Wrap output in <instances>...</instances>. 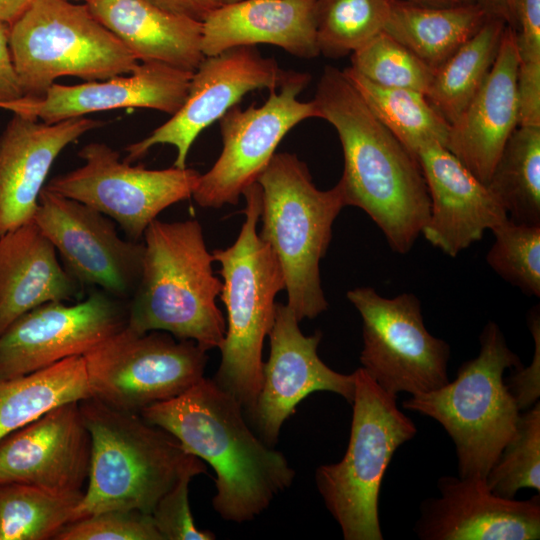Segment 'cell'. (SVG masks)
I'll return each mask as SVG.
<instances>
[{
	"instance_id": "cell-43",
	"label": "cell",
	"mask_w": 540,
	"mask_h": 540,
	"mask_svg": "<svg viewBox=\"0 0 540 540\" xmlns=\"http://www.w3.org/2000/svg\"><path fill=\"white\" fill-rule=\"evenodd\" d=\"M164 10L203 21L220 2L218 0H146Z\"/></svg>"
},
{
	"instance_id": "cell-28",
	"label": "cell",
	"mask_w": 540,
	"mask_h": 540,
	"mask_svg": "<svg viewBox=\"0 0 540 540\" xmlns=\"http://www.w3.org/2000/svg\"><path fill=\"white\" fill-rule=\"evenodd\" d=\"M90 397L84 356L0 379V440L60 405Z\"/></svg>"
},
{
	"instance_id": "cell-44",
	"label": "cell",
	"mask_w": 540,
	"mask_h": 540,
	"mask_svg": "<svg viewBox=\"0 0 540 540\" xmlns=\"http://www.w3.org/2000/svg\"><path fill=\"white\" fill-rule=\"evenodd\" d=\"M490 18L498 19L514 29L516 0H477Z\"/></svg>"
},
{
	"instance_id": "cell-7",
	"label": "cell",
	"mask_w": 540,
	"mask_h": 540,
	"mask_svg": "<svg viewBox=\"0 0 540 540\" xmlns=\"http://www.w3.org/2000/svg\"><path fill=\"white\" fill-rule=\"evenodd\" d=\"M479 341V354L459 367L452 382L402 403L442 425L455 445L461 478L485 479L521 413L504 380L505 370L522 365L520 358L495 322L484 326Z\"/></svg>"
},
{
	"instance_id": "cell-23",
	"label": "cell",
	"mask_w": 540,
	"mask_h": 540,
	"mask_svg": "<svg viewBox=\"0 0 540 540\" xmlns=\"http://www.w3.org/2000/svg\"><path fill=\"white\" fill-rule=\"evenodd\" d=\"M517 67L515 30L506 25L485 81L450 124L445 147L485 184L518 127Z\"/></svg>"
},
{
	"instance_id": "cell-48",
	"label": "cell",
	"mask_w": 540,
	"mask_h": 540,
	"mask_svg": "<svg viewBox=\"0 0 540 540\" xmlns=\"http://www.w3.org/2000/svg\"><path fill=\"white\" fill-rule=\"evenodd\" d=\"M66 1H70V0H66ZM84 1H86V0H84Z\"/></svg>"
},
{
	"instance_id": "cell-6",
	"label": "cell",
	"mask_w": 540,
	"mask_h": 540,
	"mask_svg": "<svg viewBox=\"0 0 540 540\" xmlns=\"http://www.w3.org/2000/svg\"><path fill=\"white\" fill-rule=\"evenodd\" d=\"M262 191L261 239L276 256L284 277L286 305L301 322L327 310L320 278L332 227L346 207L336 184L318 189L296 154L275 153L257 179Z\"/></svg>"
},
{
	"instance_id": "cell-22",
	"label": "cell",
	"mask_w": 540,
	"mask_h": 540,
	"mask_svg": "<svg viewBox=\"0 0 540 540\" xmlns=\"http://www.w3.org/2000/svg\"><path fill=\"white\" fill-rule=\"evenodd\" d=\"M128 74V73H127ZM193 72L142 61L129 73L77 85L54 83L41 98H24L18 112L45 123L121 108L175 114L184 103Z\"/></svg>"
},
{
	"instance_id": "cell-24",
	"label": "cell",
	"mask_w": 540,
	"mask_h": 540,
	"mask_svg": "<svg viewBox=\"0 0 540 540\" xmlns=\"http://www.w3.org/2000/svg\"><path fill=\"white\" fill-rule=\"evenodd\" d=\"M316 0H240L221 4L202 21L204 56L239 46L269 44L303 59L319 55Z\"/></svg>"
},
{
	"instance_id": "cell-12",
	"label": "cell",
	"mask_w": 540,
	"mask_h": 540,
	"mask_svg": "<svg viewBox=\"0 0 540 540\" xmlns=\"http://www.w3.org/2000/svg\"><path fill=\"white\" fill-rule=\"evenodd\" d=\"M78 156L82 166L54 177L45 187L109 217L133 241H142L163 210L192 197L201 174L188 167L133 166L102 142L86 144Z\"/></svg>"
},
{
	"instance_id": "cell-35",
	"label": "cell",
	"mask_w": 540,
	"mask_h": 540,
	"mask_svg": "<svg viewBox=\"0 0 540 540\" xmlns=\"http://www.w3.org/2000/svg\"><path fill=\"white\" fill-rule=\"evenodd\" d=\"M494 243L488 265L528 296H540V224L518 223L509 217L492 229Z\"/></svg>"
},
{
	"instance_id": "cell-30",
	"label": "cell",
	"mask_w": 540,
	"mask_h": 540,
	"mask_svg": "<svg viewBox=\"0 0 540 540\" xmlns=\"http://www.w3.org/2000/svg\"><path fill=\"white\" fill-rule=\"evenodd\" d=\"M505 27L502 21L489 18L434 71L425 96L449 124L459 117L485 81Z\"/></svg>"
},
{
	"instance_id": "cell-37",
	"label": "cell",
	"mask_w": 540,
	"mask_h": 540,
	"mask_svg": "<svg viewBox=\"0 0 540 540\" xmlns=\"http://www.w3.org/2000/svg\"><path fill=\"white\" fill-rule=\"evenodd\" d=\"M203 473L207 467L193 455L176 483L157 502L151 517L163 540L215 539V534L196 526L189 504V484Z\"/></svg>"
},
{
	"instance_id": "cell-25",
	"label": "cell",
	"mask_w": 540,
	"mask_h": 540,
	"mask_svg": "<svg viewBox=\"0 0 540 540\" xmlns=\"http://www.w3.org/2000/svg\"><path fill=\"white\" fill-rule=\"evenodd\" d=\"M81 292L33 221L0 237V334L30 310L49 302L77 301Z\"/></svg>"
},
{
	"instance_id": "cell-42",
	"label": "cell",
	"mask_w": 540,
	"mask_h": 540,
	"mask_svg": "<svg viewBox=\"0 0 540 540\" xmlns=\"http://www.w3.org/2000/svg\"><path fill=\"white\" fill-rule=\"evenodd\" d=\"M9 34L10 25L0 21V108L16 112L24 94L13 65Z\"/></svg>"
},
{
	"instance_id": "cell-1",
	"label": "cell",
	"mask_w": 540,
	"mask_h": 540,
	"mask_svg": "<svg viewBox=\"0 0 540 540\" xmlns=\"http://www.w3.org/2000/svg\"><path fill=\"white\" fill-rule=\"evenodd\" d=\"M313 100L340 139L344 168L337 184L345 206L362 209L393 251L408 253L430 214L418 160L377 119L342 70L324 67Z\"/></svg>"
},
{
	"instance_id": "cell-41",
	"label": "cell",
	"mask_w": 540,
	"mask_h": 540,
	"mask_svg": "<svg viewBox=\"0 0 540 540\" xmlns=\"http://www.w3.org/2000/svg\"><path fill=\"white\" fill-rule=\"evenodd\" d=\"M518 126L540 127V62L517 67Z\"/></svg>"
},
{
	"instance_id": "cell-47",
	"label": "cell",
	"mask_w": 540,
	"mask_h": 540,
	"mask_svg": "<svg viewBox=\"0 0 540 540\" xmlns=\"http://www.w3.org/2000/svg\"><path fill=\"white\" fill-rule=\"evenodd\" d=\"M220 4H228V3H234L240 0H218Z\"/></svg>"
},
{
	"instance_id": "cell-21",
	"label": "cell",
	"mask_w": 540,
	"mask_h": 540,
	"mask_svg": "<svg viewBox=\"0 0 540 540\" xmlns=\"http://www.w3.org/2000/svg\"><path fill=\"white\" fill-rule=\"evenodd\" d=\"M101 124L88 117L45 123L13 113L0 136V237L33 221L58 155Z\"/></svg>"
},
{
	"instance_id": "cell-34",
	"label": "cell",
	"mask_w": 540,
	"mask_h": 540,
	"mask_svg": "<svg viewBox=\"0 0 540 540\" xmlns=\"http://www.w3.org/2000/svg\"><path fill=\"white\" fill-rule=\"evenodd\" d=\"M540 404L520 413L516 430L488 471L485 482L497 496L514 499L523 488L540 491Z\"/></svg>"
},
{
	"instance_id": "cell-29",
	"label": "cell",
	"mask_w": 540,
	"mask_h": 540,
	"mask_svg": "<svg viewBox=\"0 0 540 540\" xmlns=\"http://www.w3.org/2000/svg\"><path fill=\"white\" fill-rule=\"evenodd\" d=\"M342 71L377 119L414 157L429 144L446 146L450 124L425 94L378 85L350 66Z\"/></svg>"
},
{
	"instance_id": "cell-11",
	"label": "cell",
	"mask_w": 540,
	"mask_h": 540,
	"mask_svg": "<svg viewBox=\"0 0 540 540\" xmlns=\"http://www.w3.org/2000/svg\"><path fill=\"white\" fill-rule=\"evenodd\" d=\"M347 298L362 319L361 367L382 389L414 395L449 381L450 346L427 330L416 295L387 298L365 286Z\"/></svg>"
},
{
	"instance_id": "cell-9",
	"label": "cell",
	"mask_w": 540,
	"mask_h": 540,
	"mask_svg": "<svg viewBox=\"0 0 540 540\" xmlns=\"http://www.w3.org/2000/svg\"><path fill=\"white\" fill-rule=\"evenodd\" d=\"M9 48L27 98H41L60 77L105 80L139 63L86 4L66 0H33L10 26Z\"/></svg>"
},
{
	"instance_id": "cell-2",
	"label": "cell",
	"mask_w": 540,
	"mask_h": 540,
	"mask_svg": "<svg viewBox=\"0 0 540 540\" xmlns=\"http://www.w3.org/2000/svg\"><path fill=\"white\" fill-rule=\"evenodd\" d=\"M243 411L234 396L204 376L182 394L140 412L214 469L212 506L235 523L263 513L295 477L286 457L252 432Z\"/></svg>"
},
{
	"instance_id": "cell-27",
	"label": "cell",
	"mask_w": 540,
	"mask_h": 540,
	"mask_svg": "<svg viewBox=\"0 0 540 540\" xmlns=\"http://www.w3.org/2000/svg\"><path fill=\"white\" fill-rule=\"evenodd\" d=\"M383 29L433 71L469 40L490 18L477 3L434 7L389 0Z\"/></svg>"
},
{
	"instance_id": "cell-17",
	"label": "cell",
	"mask_w": 540,
	"mask_h": 540,
	"mask_svg": "<svg viewBox=\"0 0 540 540\" xmlns=\"http://www.w3.org/2000/svg\"><path fill=\"white\" fill-rule=\"evenodd\" d=\"M291 309L276 304L268 334L270 353L263 364L261 388L248 414L259 436L269 446L277 443L281 427L306 396L328 391L352 403L355 374H342L327 366L318 355L322 333L304 335Z\"/></svg>"
},
{
	"instance_id": "cell-20",
	"label": "cell",
	"mask_w": 540,
	"mask_h": 540,
	"mask_svg": "<svg viewBox=\"0 0 540 540\" xmlns=\"http://www.w3.org/2000/svg\"><path fill=\"white\" fill-rule=\"evenodd\" d=\"M416 158L430 197V214L421 234L432 246L456 257L508 218L487 184L445 146L429 144Z\"/></svg>"
},
{
	"instance_id": "cell-13",
	"label": "cell",
	"mask_w": 540,
	"mask_h": 540,
	"mask_svg": "<svg viewBox=\"0 0 540 540\" xmlns=\"http://www.w3.org/2000/svg\"><path fill=\"white\" fill-rule=\"evenodd\" d=\"M311 75L292 71L288 79L261 106L231 107L218 121L222 150L204 174H200L192 198L202 208L235 205L243 192L267 167L288 132L309 118H320L314 100L301 101Z\"/></svg>"
},
{
	"instance_id": "cell-4",
	"label": "cell",
	"mask_w": 540,
	"mask_h": 540,
	"mask_svg": "<svg viewBox=\"0 0 540 540\" xmlns=\"http://www.w3.org/2000/svg\"><path fill=\"white\" fill-rule=\"evenodd\" d=\"M242 196L244 221L239 235L231 246L212 252L220 265L219 297L227 314L221 361L212 379L249 414L261 388L264 340L274 323L275 299L284 290V277L257 231L262 205L259 183L251 184Z\"/></svg>"
},
{
	"instance_id": "cell-38",
	"label": "cell",
	"mask_w": 540,
	"mask_h": 540,
	"mask_svg": "<svg viewBox=\"0 0 540 540\" xmlns=\"http://www.w3.org/2000/svg\"><path fill=\"white\" fill-rule=\"evenodd\" d=\"M55 540H163L150 514L113 509L68 523Z\"/></svg>"
},
{
	"instance_id": "cell-45",
	"label": "cell",
	"mask_w": 540,
	"mask_h": 540,
	"mask_svg": "<svg viewBox=\"0 0 540 540\" xmlns=\"http://www.w3.org/2000/svg\"><path fill=\"white\" fill-rule=\"evenodd\" d=\"M33 0H0V21L10 26L26 11Z\"/></svg>"
},
{
	"instance_id": "cell-31",
	"label": "cell",
	"mask_w": 540,
	"mask_h": 540,
	"mask_svg": "<svg viewBox=\"0 0 540 540\" xmlns=\"http://www.w3.org/2000/svg\"><path fill=\"white\" fill-rule=\"evenodd\" d=\"M487 186L511 220L540 224V127L513 131Z\"/></svg>"
},
{
	"instance_id": "cell-15",
	"label": "cell",
	"mask_w": 540,
	"mask_h": 540,
	"mask_svg": "<svg viewBox=\"0 0 540 540\" xmlns=\"http://www.w3.org/2000/svg\"><path fill=\"white\" fill-rule=\"evenodd\" d=\"M292 70L282 69L256 46H239L205 56L193 72L187 96L180 109L150 135L126 147L123 159H142L156 145H172L177 155L173 166L185 168L192 144L199 134L219 120L248 93L277 89Z\"/></svg>"
},
{
	"instance_id": "cell-14",
	"label": "cell",
	"mask_w": 540,
	"mask_h": 540,
	"mask_svg": "<svg viewBox=\"0 0 540 540\" xmlns=\"http://www.w3.org/2000/svg\"><path fill=\"white\" fill-rule=\"evenodd\" d=\"M33 222L81 287L100 289L126 302L131 299L142 273L143 241L123 239L109 217L46 187Z\"/></svg>"
},
{
	"instance_id": "cell-10",
	"label": "cell",
	"mask_w": 540,
	"mask_h": 540,
	"mask_svg": "<svg viewBox=\"0 0 540 540\" xmlns=\"http://www.w3.org/2000/svg\"><path fill=\"white\" fill-rule=\"evenodd\" d=\"M92 397L125 411L176 397L204 377L207 351L164 331L126 324L84 355Z\"/></svg>"
},
{
	"instance_id": "cell-46",
	"label": "cell",
	"mask_w": 540,
	"mask_h": 540,
	"mask_svg": "<svg viewBox=\"0 0 540 540\" xmlns=\"http://www.w3.org/2000/svg\"><path fill=\"white\" fill-rule=\"evenodd\" d=\"M419 5L434 6V7H448L459 6L477 3V0H403Z\"/></svg>"
},
{
	"instance_id": "cell-26",
	"label": "cell",
	"mask_w": 540,
	"mask_h": 540,
	"mask_svg": "<svg viewBox=\"0 0 540 540\" xmlns=\"http://www.w3.org/2000/svg\"><path fill=\"white\" fill-rule=\"evenodd\" d=\"M91 14L138 59L194 72L204 54L202 21L146 0H86Z\"/></svg>"
},
{
	"instance_id": "cell-32",
	"label": "cell",
	"mask_w": 540,
	"mask_h": 540,
	"mask_svg": "<svg viewBox=\"0 0 540 540\" xmlns=\"http://www.w3.org/2000/svg\"><path fill=\"white\" fill-rule=\"evenodd\" d=\"M83 491L55 492L26 484L0 485V540H55L73 521Z\"/></svg>"
},
{
	"instance_id": "cell-8",
	"label": "cell",
	"mask_w": 540,
	"mask_h": 540,
	"mask_svg": "<svg viewBox=\"0 0 540 540\" xmlns=\"http://www.w3.org/2000/svg\"><path fill=\"white\" fill-rule=\"evenodd\" d=\"M350 437L343 458L320 465L317 489L345 540H382L378 499L395 451L417 433L397 407V396L382 389L362 368L354 371Z\"/></svg>"
},
{
	"instance_id": "cell-16",
	"label": "cell",
	"mask_w": 540,
	"mask_h": 540,
	"mask_svg": "<svg viewBox=\"0 0 540 540\" xmlns=\"http://www.w3.org/2000/svg\"><path fill=\"white\" fill-rule=\"evenodd\" d=\"M124 302L93 288L81 301L49 302L23 314L0 334V379L84 356L126 326Z\"/></svg>"
},
{
	"instance_id": "cell-40",
	"label": "cell",
	"mask_w": 540,
	"mask_h": 540,
	"mask_svg": "<svg viewBox=\"0 0 540 540\" xmlns=\"http://www.w3.org/2000/svg\"><path fill=\"white\" fill-rule=\"evenodd\" d=\"M514 30L518 62H540V0H516Z\"/></svg>"
},
{
	"instance_id": "cell-36",
	"label": "cell",
	"mask_w": 540,
	"mask_h": 540,
	"mask_svg": "<svg viewBox=\"0 0 540 540\" xmlns=\"http://www.w3.org/2000/svg\"><path fill=\"white\" fill-rule=\"evenodd\" d=\"M350 67L378 85L423 94L434 74L412 51L384 31L351 54Z\"/></svg>"
},
{
	"instance_id": "cell-33",
	"label": "cell",
	"mask_w": 540,
	"mask_h": 540,
	"mask_svg": "<svg viewBox=\"0 0 540 540\" xmlns=\"http://www.w3.org/2000/svg\"><path fill=\"white\" fill-rule=\"evenodd\" d=\"M389 0H316L315 29L319 54L341 58L383 31Z\"/></svg>"
},
{
	"instance_id": "cell-19",
	"label": "cell",
	"mask_w": 540,
	"mask_h": 540,
	"mask_svg": "<svg viewBox=\"0 0 540 540\" xmlns=\"http://www.w3.org/2000/svg\"><path fill=\"white\" fill-rule=\"evenodd\" d=\"M440 497L421 504L414 531L422 540H536L540 498L507 499L492 493L484 478L444 476Z\"/></svg>"
},
{
	"instance_id": "cell-5",
	"label": "cell",
	"mask_w": 540,
	"mask_h": 540,
	"mask_svg": "<svg viewBox=\"0 0 540 540\" xmlns=\"http://www.w3.org/2000/svg\"><path fill=\"white\" fill-rule=\"evenodd\" d=\"M79 405L91 452L87 487L73 521L113 509L151 515L193 455L140 413L111 407L94 397Z\"/></svg>"
},
{
	"instance_id": "cell-39",
	"label": "cell",
	"mask_w": 540,
	"mask_h": 540,
	"mask_svg": "<svg viewBox=\"0 0 540 540\" xmlns=\"http://www.w3.org/2000/svg\"><path fill=\"white\" fill-rule=\"evenodd\" d=\"M528 326L534 339V355L528 367L521 365L505 381L519 410H526L538 402L540 395V316L539 307L528 315Z\"/></svg>"
},
{
	"instance_id": "cell-3",
	"label": "cell",
	"mask_w": 540,
	"mask_h": 540,
	"mask_svg": "<svg viewBox=\"0 0 540 540\" xmlns=\"http://www.w3.org/2000/svg\"><path fill=\"white\" fill-rule=\"evenodd\" d=\"M142 241V273L128 301L127 326L139 333L164 331L205 351L219 348L226 332L216 303L222 280L214 275L199 221L155 219Z\"/></svg>"
},
{
	"instance_id": "cell-18",
	"label": "cell",
	"mask_w": 540,
	"mask_h": 540,
	"mask_svg": "<svg viewBox=\"0 0 540 540\" xmlns=\"http://www.w3.org/2000/svg\"><path fill=\"white\" fill-rule=\"evenodd\" d=\"M79 402L60 405L0 440V485L84 491L91 440Z\"/></svg>"
}]
</instances>
